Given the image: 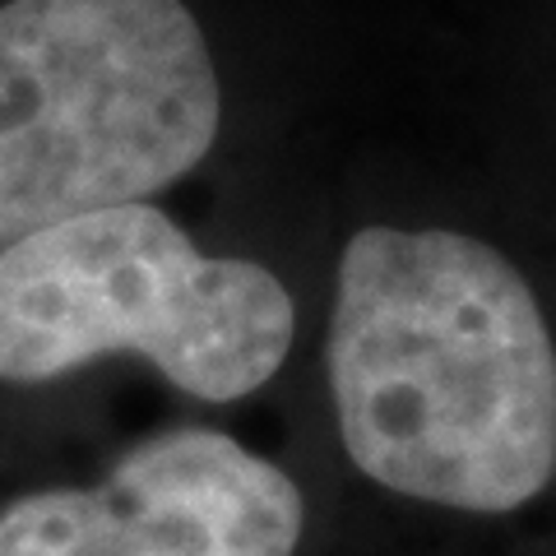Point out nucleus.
<instances>
[{
  "label": "nucleus",
  "mask_w": 556,
  "mask_h": 556,
  "mask_svg": "<svg viewBox=\"0 0 556 556\" xmlns=\"http://www.w3.org/2000/svg\"><path fill=\"white\" fill-rule=\"evenodd\" d=\"M298 543V482L204 427L135 445L98 486L0 510V556H292Z\"/></svg>",
  "instance_id": "4"
},
{
  "label": "nucleus",
  "mask_w": 556,
  "mask_h": 556,
  "mask_svg": "<svg viewBox=\"0 0 556 556\" xmlns=\"http://www.w3.org/2000/svg\"><path fill=\"white\" fill-rule=\"evenodd\" d=\"M353 464L399 496L506 515L556 473V348L525 274L445 228H362L329 316Z\"/></svg>",
  "instance_id": "1"
},
{
  "label": "nucleus",
  "mask_w": 556,
  "mask_h": 556,
  "mask_svg": "<svg viewBox=\"0 0 556 556\" xmlns=\"http://www.w3.org/2000/svg\"><path fill=\"white\" fill-rule=\"evenodd\" d=\"M218 121L214 56L181 0L0 5V255L181 181Z\"/></svg>",
  "instance_id": "2"
},
{
  "label": "nucleus",
  "mask_w": 556,
  "mask_h": 556,
  "mask_svg": "<svg viewBox=\"0 0 556 556\" xmlns=\"http://www.w3.org/2000/svg\"><path fill=\"white\" fill-rule=\"evenodd\" d=\"M298 311L255 260L204 255L149 200L65 218L0 255V380L38 386L102 353H144L228 404L283 367Z\"/></svg>",
  "instance_id": "3"
}]
</instances>
